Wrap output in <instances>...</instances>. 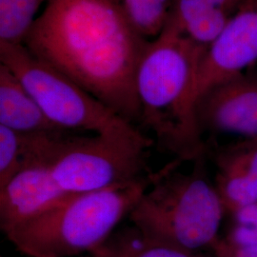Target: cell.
Wrapping results in <instances>:
<instances>
[{
    "label": "cell",
    "mask_w": 257,
    "mask_h": 257,
    "mask_svg": "<svg viewBox=\"0 0 257 257\" xmlns=\"http://www.w3.org/2000/svg\"><path fill=\"white\" fill-rule=\"evenodd\" d=\"M150 41L117 0H48L22 44L135 124L136 78Z\"/></svg>",
    "instance_id": "6da1fadb"
},
{
    "label": "cell",
    "mask_w": 257,
    "mask_h": 257,
    "mask_svg": "<svg viewBox=\"0 0 257 257\" xmlns=\"http://www.w3.org/2000/svg\"><path fill=\"white\" fill-rule=\"evenodd\" d=\"M207 49L167 22L138 66L140 122L180 161H195L207 151L195 114L196 76Z\"/></svg>",
    "instance_id": "7a4b0ae2"
},
{
    "label": "cell",
    "mask_w": 257,
    "mask_h": 257,
    "mask_svg": "<svg viewBox=\"0 0 257 257\" xmlns=\"http://www.w3.org/2000/svg\"><path fill=\"white\" fill-rule=\"evenodd\" d=\"M158 175L159 171L130 183L72 193L63 202L14 227L5 235L28 257L92 253L114 232Z\"/></svg>",
    "instance_id": "3957f363"
},
{
    "label": "cell",
    "mask_w": 257,
    "mask_h": 257,
    "mask_svg": "<svg viewBox=\"0 0 257 257\" xmlns=\"http://www.w3.org/2000/svg\"><path fill=\"white\" fill-rule=\"evenodd\" d=\"M195 161L190 173L176 171L178 159L160 170L128 214L142 233L193 251L211 248L219 238L226 212L203 156Z\"/></svg>",
    "instance_id": "277c9868"
},
{
    "label": "cell",
    "mask_w": 257,
    "mask_h": 257,
    "mask_svg": "<svg viewBox=\"0 0 257 257\" xmlns=\"http://www.w3.org/2000/svg\"><path fill=\"white\" fill-rule=\"evenodd\" d=\"M154 143L135 124L92 138L73 136L53 161L52 171L70 193L130 183L152 174L148 156Z\"/></svg>",
    "instance_id": "5b68a950"
},
{
    "label": "cell",
    "mask_w": 257,
    "mask_h": 257,
    "mask_svg": "<svg viewBox=\"0 0 257 257\" xmlns=\"http://www.w3.org/2000/svg\"><path fill=\"white\" fill-rule=\"evenodd\" d=\"M0 64L17 75L47 117L65 131L103 134L134 124L32 55L23 44L0 41Z\"/></svg>",
    "instance_id": "8992f818"
},
{
    "label": "cell",
    "mask_w": 257,
    "mask_h": 257,
    "mask_svg": "<svg viewBox=\"0 0 257 257\" xmlns=\"http://www.w3.org/2000/svg\"><path fill=\"white\" fill-rule=\"evenodd\" d=\"M257 61V0H244L198 68L195 103L211 87L244 73Z\"/></svg>",
    "instance_id": "52a82bcc"
},
{
    "label": "cell",
    "mask_w": 257,
    "mask_h": 257,
    "mask_svg": "<svg viewBox=\"0 0 257 257\" xmlns=\"http://www.w3.org/2000/svg\"><path fill=\"white\" fill-rule=\"evenodd\" d=\"M195 114L201 133L257 138V74L241 73L198 97Z\"/></svg>",
    "instance_id": "ba28073f"
},
{
    "label": "cell",
    "mask_w": 257,
    "mask_h": 257,
    "mask_svg": "<svg viewBox=\"0 0 257 257\" xmlns=\"http://www.w3.org/2000/svg\"><path fill=\"white\" fill-rule=\"evenodd\" d=\"M72 193L58 184L52 162L27 165L0 188V228L6 233L63 202Z\"/></svg>",
    "instance_id": "9c48e42d"
},
{
    "label": "cell",
    "mask_w": 257,
    "mask_h": 257,
    "mask_svg": "<svg viewBox=\"0 0 257 257\" xmlns=\"http://www.w3.org/2000/svg\"><path fill=\"white\" fill-rule=\"evenodd\" d=\"M73 136L69 132L23 134L0 125V188L37 161L53 163Z\"/></svg>",
    "instance_id": "30bf717a"
},
{
    "label": "cell",
    "mask_w": 257,
    "mask_h": 257,
    "mask_svg": "<svg viewBox=\"0 0 257 257\" xmlns=\"http://www.w3.org/2000/svg\"><path fill=\"white\" fill-rule=\"evenodd\" d=\"M244 0H175L168 23L194 42L209 47Z\"/></svg>",
    "instance_id": "8fae6325"
},
{
    "label": "cell",
    "mask_w": 257,
    "mask_h": 257,
    "mask_svg": "<svg viewBox=\"0 0 257 257\" xmlns=\"http://www.w3.org/2000/svg\"><path fill=\"white\" fill-rule=\"evenodd\" d=\"M0 125L23 134L65 131L47 117L17 75L3 64H0Z\"/></svg>",
    "instance_id": "7c38bea8"
},
{
    "label": "cell",
    "mask_w": 257,
    "mask_h": 257,
    "mask_svg": "<svg viewBox=\"0 0 257 257\" xmlns=\"http://www.w3.org/2000/svg\"><path fill=\"white\" fill-rule=\"evenodd\" d=\"M92 254L98 257H201L193 250L150 237L134 226L114 231Z\"/></svg>",
    "instance_id": "4fadbf2b"
},
{
    "label": "cell",
    "mask_w": 257,
    "mask_h": 257,
    "mask_svg": "<svg viewBox=\"0 0 257 257\" xmlns=\"http://www.w3.org/2000/svg\"><path fill=\"white\" fill-rule=\"evenodd\" d=\"M48 0H0V41L22 44Z\"/></svg>",
    "instance_id": "5bb4252c"
},
{
    "label": "cell",
    "mask_w": 257,
    "mask_h": 257,
    "mask_svg": "<svg viewBox=\"0 0 257 257\" xmlns=\"http://www.w3.org/2000/svg\"><path fill=\"white\" fill-rule=\"evenodd\" d=\"M138 32L149 40L165 27L175 0H117Z\"/></svg>",
    "instance_id": "9a60e30c"
},
{
    "label": "cell",
    "mask_w": 257,
    "mask_h": 257,
    "mask_svg": "<svg viewBox=\"0 0 257 257\" xmlns=\"http://www.w3.org/2000/svg\"><path fill=\"white\" fill-rule=\"evenodd\" d=\"M214 163L219 173L257 182V138H245L218 149Z\"/></svg>",
    "instance_id": "2e32d148"
},
{
    "label": "cell",
    "mask_w": 257,
    "mask_h": 257,
    "mask_svg": "<svg viewBox=\"0 0 257 257\" xmlns=\"http://www.w3.org/2000/svg\"><path fill=\"white\" fill-rule=\"evenodd\" d=\"M231 215L233 226L225 238L238 245L257 246V203Z\"/></svg>",
    "instance_id": "e0dca14e"
},
{
    "label": "cell",
    "mask_w": 257,
    "mask_h": 257,
    "mask_svg": "<svg viewBox=\"0 0 257 257\" xmlns=\"http://www.w3.org/2000/svg\"><path fill=\"white\" fill-rule=\"evenodd\" d=\"M215 257H257V246H244L218 238L211 247Z\"/></svg>",
    "instance_id": "ac0fdd59"
},
{
    "label": "cell",
    "mask_w": 257,
    "mask_h": 257,
    "mask_svg": "<svg viewBox=\"0 0 257 257\" xmlns=\"http://www.w3.org/2000/svg\"><path fill=\"white\" fill-rule=\"evenodd\" d=\"M81 257H98L96 256V255H94V254H92V253H89V254H86V255H83Z\"/></svg>",
    "instance_id": "d6986e66"
},
{
    "label": "cell",
    "mask_w": 257,
    "mask_h": 257,
    "mask_svg": "<svg viewBox=\"0 0 257 257\" xmlns=\"http://www.w3.org/2000/svg\"><path fill=\"white\" fill-rule=\"evenodd\" d=\"M0 257H4V256H3V255H1V256H0Z\"/></svg>",
    "instance_id": "ffe728a7"
}]
</instances>
